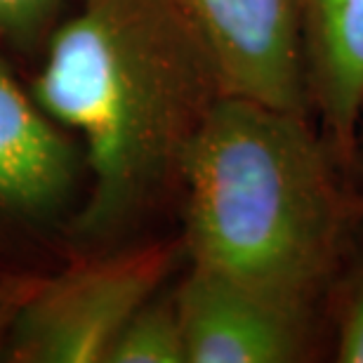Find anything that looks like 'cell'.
<instances>
[{
	"instance_id": "obj_7",
	"label": "cell",
	"mask_w": 363,
	"mask_h": 363,
	"mask_svg": "<svg viewBox=\"0 0 363 363\" xmlns=\"http://www.w3.org/2000/svg\"><path fill=\"white\" fill-rule=\"evenodd\" d=\"M302 52L311 116L352 168L363 113V0H302Z\"/></svg>"
},
{
	"instance_id": "obj_2",
	"label": "cell",
	"mask_w": 363,
	"mask_h": 363,
	"mask_svg": "<svg viewBox=\"0 0 363 363\" xmlns=\"http://www.w3.org/2000/svg\"><path fill=\"white\" fill-rule=\"evenodd\" d=\"M340 168L314 116L222 94L182 168L186 264L316 309L350 222Z\"/></svg>"
},
{
	"instance_id": "obj_12",
	"label": "cell",
	"mask_w": 363,
	"mask_h": 363,
	"mask_svg": "<svg viewBox=\"0 0 363 363\" xmlns=\"http://www.w3.org/2000/svg\"><path fill=\"white\" fill-rule=\"evenodd\" d=\"M354 165H357L359 177L363 182V113H361L359 133H357V151H354ZM361 206H363V196H361Z\"/></svg>"
},
{
	"instance_id": "obj_5",
	"label": "cell",
	"mask_w": 363,
	"mask_h": 363,
	"mask_svg": "<svg viewBox=\"0 0 363 363\" xmlns=\"http://www.w3.org/2000/svg\"><path fill=\"white\" fill-rule=\"evenodd\" d=\"M220 76L224 94L311 116L302 0H168Z\"/></svg>"
},
{
	"instance_id": "obj_3",
	"label": "cell",
	"mask_w": 363,
	"mask_h": 363,
	"mask_svg": "<svg viewBox=\"0 0 363 363\" xmlns=\"http://www.w3.org/2000/svg\"><path fill=\"white\" fill-rule=\"evenodd\" d=\"M88 184L83 144L0 55V283L45 279L74 257Z\"/></svg>"
},
{
	"instance_id": "obj_9",
	"label": "cell",
	"mask_w": 363,
	"mask_h": 363,
	"mask_svg": "<svg viewBox=\"0 0 363 363\" xmlns=\"http://www.w3.org/2000/svg\"><path fill=\"white\" fill-rule=\"evenodd\" d=\"M74 0H0V48L38 60Z\"/></svg>"
},
{
	"instance_id": "obj_4",
	"label": "cell",
	"mask_w": 363,
	"mask_h": 363,
	"mask_svg": "<svg viewBox=\"0 0 363 363\" xmlns=\"http://www.w3.org/2000/svg\"><path fill=\"white\" fill-rule=\"evenodd\" d=\"M184 259L179 236L76 255L40 279L7 337L10 363H106L137 311Z\"/></svg>"
},
{
	"instance_id": "obj_6",
	"label": "cell",
	"mask_w": 363,
	"mask_h": 363,
	"mask_svg": "<svg viewBox=\"0 0 363 363\" xmlns=\"http://www.w3.org/2000/svg\"><path fill=\"white\" fill-rule=\"evenodd\" d=\"M172 295L186 363H297L314 354L316 309L196 264H186Z\"/></svg>"
},
{
	"instance_id": "obj_10",
	"label": "cell",
	"mask_w": 363,
	"mask_h": 363,
	"mask_svg": "<svg viewBox=\"0 0 363 363\" xmlns=\"http://www.w3.org/2000/svg\"><path fill=\"white\" fill-rule=\"evenodd\" d=\"M333 288V354L335 361L363 363V252L335 274Z\"/></svg>"
},
{
	"instance_id": "obj_11",
	"label": "cell",
	"mask_w": 363,
	"mask_h": 363,
	"mask_svg": "<svg viewBox=\"0 0 363 363\" xmlns=\"http://www.w3.org/2000/svg\"><path fill=\"white\" fill-rule=\"evenodd\" d=\"M38 283L40 279L0 283V361L5 357L7 337H10L14 318H17L21 304L26 302V297L33 293V288L38 286Z\"/></svg>"
},
{
	"instance_id": "obj_8",
	"label": "cell",
	"mask_w": 363,
	"mask_h": 363,
	"mask_svg": "<svg viewBox=\"0 0 363 363\" xmlns=\"http://www.w3.org/2000/svg\"><path fill=\"white\" fill-rule=\"evenodd\" d=\"M106 363H186L184 333L172 290H158L130 318Z\"/></svg>"
},
{
	"instance_id": "obj_1",
	"label": "cell",
	"mask_w": 363,
	"mask_h": 363,
	"mask_svg": "<svg viewBox=\"0 0 363 363\" xmlns=\"http://www.w3.org/2000/svg\"><path fill=\"white\" fill-rule=\"evenodd\" d=\"M28 90L88 161L74 257L156 236V222L179 208L186 151L224 94L168 0H74Z\"/></svg>"
}]
</instances>
